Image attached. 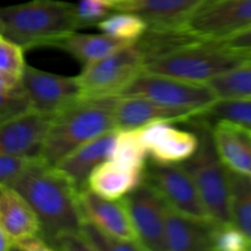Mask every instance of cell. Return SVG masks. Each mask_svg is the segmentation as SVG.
<instances>
[{
  "label": "cell",
  "mask_w": 251,
  "mask_h": 251,
  "mask_svg": "<svg viewBox=\"0 0 251 251\" xmlns=\"http://www.w3.org/2000/svg\"><path fill=\"white\" fill-rule=\"evenodd\" d=\"M11 188L31 205L47 243L64 233L81 232L83 218L78 193L73 181L55 166L36 158Z\"/></svg>",
  "instance_id": "cell-1"
},
{
  "label": "cell",
  "mask_w": 251,
  "mask_h": 251,
  "mask_svg": "<svg viewBox=\"0 0 251 251\" xmlns=\"http://www.w3.org/2000/svg\"><path fill=\"white\" fill-rule=\"evenodd\" d=\"M78 29L75 4L63 0H29L0 6V34L24 50L50 47Z\"/></svg>",
  "instance_id": "cell-2"
},
{
  "label": "cell",
  "mask_w": 251,
  "mask_h": 251,
  "mask_svg": "<svg viewBox=\"0 0 251 251\" xmlns=\"http://www.w3.org/2000/svg\"><path fill=\"white\" fill-rule=\"evenodd\" d=\"M119 96L80 100L55 115L39 158L55 166L90 140L117 129L115 105Z\"/></svg>",
  "instance_id": "cell-3"
},
{
  "label": "cell",
  "mask_w": 251,
  "mask_h": 251,
  "mask_svg": "<svg viewBox=\"0 0 251 251\" xmlns=\"http://www.w3.org/2000/svg\"><path fill=\"white\" fill-rule=\"evenodd\" d=\"M251 60V51L230 49L215 39H195L145 64L144 70L191 82L216 76Z\"/></svg>",
  "instance_id": "cell-4"
},
{
  "label": "cell",
  "mask_w": 251,
  "mask_h": 251,
  "mask_svg": "<svg viewBox=\"0 0 251 251\" xmlns=\"http://www.w3.org/2000/svg\"><path fill=\"white\" fill-rule=\"evenodd\" d=\"M189 123L195 127L199 146L195 153L181 166L190 174L208 217L218 223H229L228 169L216 151L211 123L199 115Z\"/></svg>",
  "instance_id": "cell-5"
},
{
  "label": "cell",
  "mask_w": 251,
  "mask_h": 251,
  "mask_svg": "<svg viewBox=\"0 0 251 251\" xmlns=\"http://www.w3.org/2000/svg\"><path fill=\"white\" fill-rule=\"evenodd\" d=\"M145 59L136 43L82 66L78 76L80 100L120 96L127 85L144 70Z\"/></svg>",
  "instance_id": "cell-6"
},
{
  "label": "cell",
  "mask_w": 251,
  "mask_h": 251,
  "mask_svg": "<svg viewBox=\"0 0 251 251\" xmlns=\"http://www.w3.org/2000/svg\"><path fill=\"white\" fill-rule=\"evenodd\" d=\"M120 96L149 98L161 104L203 113L218 100L208 83L191 82L142 70Z\"/></svg>",
  "instance_id": "cell-7"
},
{
  "label": "cell",
  "mask_w": 251,
  "mask_h": 251,
  "mask_svg": "<svg viewBox=\"0 0 251 251\" xmlns=\"http://www.w3.org/2000/svg\"><path fill=\"white\" fill-rule=\"evenodd\" d=\"M179 26L199 39H222L251 27V0L205 2Z\"/></svg>",
  "instance_id": "cell-8"
},
{
  "label": "cell",
  "mask_w": 251,
  "mask_h": 251,
  "mask_svg": "<svg viewBox=\"0 0 251 251\" xmlns=\"http://www.w3.org/2000/svg\"><path fill=\"white\" fill-rule=\"evenodd\" d=\"M21 86L31 108L37 112L56 115L80 100L78 76H61L26 64Z\"/></svg>",
  "instance_id": "cell-9"
},
{
  "label": "cell",
  "mask_w": 251,
  "mask_h": 251,
  "mask_svg": "<svg viewBox=\"0 0 251 251\" xmlns=\"http://www.w3.org/2000/svg\"><path fill=\"white\" fill-rule=\"evenodd\" d=\"M144 180L158 193L171 210L198 218H210L190 174L181 164H146Z\"/></svg>",
  "instance_id": "cell-10"
},
{
  "label": "cell",
  "mask_w": 251,
  "mask_h": 251,
  "mask_svg": "<svg viewBox=\"0 0 251 251\" xmlns=\"http://www.w3.org/2000/svg\"><path fill=\"white\" fill-rule=\"evenodd\" d=\"M132 227L144 250L166 251V218L169 207L147 181L124 198Z\"/></svg>",
  "instance_id": "cell-11"
},
{
  "label": "cell",
  "mask_w": 251,
  "mask_h": 251,
  "mask_svg": "<svg viewBox=\"0 0 251 251\" xmlns=\"http://www.w3.org/2000/svg\"><path fill=\"white\" fill-rule=\"evenodd\" d=\"M54 118L55 115L29 109L0 123V153L39 158Z\"/></svg>",
  "instance_id": "cell-12"
},
{
  "label": "cell",
  "mask_w": 251,
  "mask_h": 251,
  "mask_svg": "<svg viewBox=\"0 0 251 251\" xmlns=\"http://www.w3.org/2000/svg\"><path fill=\"white\" fill-rule=\"evenodd\" d=\"M173 124L169 122H157L141 127L142 141L147 156L152 162L181 164L198 150V134L180 130Z\"/></svg>",
  "instance_id": "cell-13"
},
{
  "label": "cell",
  "mask_w": 251,
  "mask_h": 251,
  "mask_svg": "<svg viewBox=\"0 0 251 251\" xmlns=\"http://www.w3.org/2000/svg\"><path fill=\"white\" fill-rule=\"evenodd\" d=\"M200 114L198 110L168 107L136 96H119L114 112L117 129H141L157 122L184 124Z\"/></svg>",
  "instance_id": "cell-14"
},
{
  "label": "cell",
  "mask_w": 251,
  "mask_h": 251,
  "mask_svg": "<svg viewBox=\"0 0 251 251\" xmlns=\"http://www.w3.org/2000/svg\"><path fill=\"white\" fill-rule=\"evenodd\" d=\"M78 201L85 220L114 237L139 243L124 198L110 200L86 188L78 193Z\"/></svg>",
  "instance_id": "cell-15"
},
{
  "label": "cell",
  "mask_w": 251,
  "mask_h": 251,
  "mask_svg": "<svg viewBox=\"0 0 251 251\" xmlns=\"http://www.w3.org/2000/svg\"><path fill=\"white\" fill-rule=\"evenodd\" d=\"M216 151L226 168L251 176V129L228 120L211 123Z\"/></svg>",
  "instance_id": "cell-16"
},
{
  "label": "cell",
  "mask_w": 251,
  "mask_h": 251,
  "mask_svg": "<svg viewBox=\"0 0 251 251\" xmlns=\"http://www.w3.org/2000/svg\"><path fill=\"white\" fill-rule=\"evenodd\" d=\"M216 221L178 213L169 208L166 218V251H212Z\"/></svg>",
  "instance_id": "cell-17"
},
{
  "label": "cell",
  "mask_w": 251,
  "mask_h": 251,
  "mask_svg": "<svg viewBox=\"0 0 251 251\" xmlns=\"http://www.w3.org/2000/svg\"><path fill=\"white\" fill-rule=\"evenodd\" d=\"M117 132L118 129L110 130L81 145L58 162L55 167L73 181L78 191H82L87 185L91 172L112 156Z\"/></svg>",
  "instance_id": "cell-18"
},
{
  "label": "cell",
  "mask_w": 251,
  "mask_h": 251,
  "mask_svg": "<svg viewBox=\"0 0 251 251\" xmlns=\"http://www.w3.org/2000/svg\"><path fill=\"white\" fill-rule=\"evenodd\" d=\"M144 173L142 169L109 157L91 172L86 188L102 198L118 200L125 198L142 183Z\"/></svg>",
  "instance_id": "cell-19"
},
{
  "label": "cell",
  "mask_w": 251,
  "mask_h": 251,
  "mask_svg": "<svg viewBox=\"0 0 251 251\" xmlns=\"http://www.w3.org/2000/svg\"><path fill=\"white\" fill-rule=\"evenodd\" d=\"M0 226L11 242L39 234V222L33 208L10 186L0 188Z\"/></svg>",
  "instance_id": "cell-20"
},
{
  "label": "cell",
  "mask_w": 251,
  "mask_h": 251,
  "mask_svg": "<svg viewBox=\"0 0 251 251\" xmlns=\"http://www.w3.org/2000/svg\"><path fill=\"white\" fill-rule=\"evenodd\" d=\"M207 0H131L114 7L141 16L147 25H176Z\"/></svg>",
  "instance_id": "cell-21"
},
{
  "label": "cell",
  "mask_w": 251,
  "mask_h": 251,
  "mask_svg": "<svg viewBox=\"0 0 251 251\" xmlns=\"http://www.w3.org/2000/svg\"><path fill=\"white\" fill-rule=\"evenodd\" d=\"M127 44L131 43L119 41L104 33L87 34L75 31L54 42L50 47L65 51L85 66Z\"/></svg>",
  "instance_id": "cell-22"
},
{
  "label": "cell",
  "mask_w": 251,
  "mask_h": 251,
  "mask_svg": "<svg viewBox=\"0 0 251 251\" xmlns=\"http://www.w3.org/2000/svg\"><path fill=\"white\" fill-rule=\"evenodd\" d=\"M230 222L251 242V176L228 169Z\"/></svg>",
  "instance_id": "cell-23"
},
{
  "label": "cell",
  "mask_w": 251,
  "mask_h": 251,
  "mask_svg": "<svg viewBox=\"0 0 251 251\" xmlns=\"http://www.w3.org/2000/svg\"><path fill=\"white\" fill-rule=\"evenodd\" d=\"M207 83L221 100L251 98V60L216 76Z\"/></svg>",
  "instance_id": "cell-24"
},
{
  "label": "cell",
  "mask_w": 251,
  "mask_h": 251,
  "mask_svg": "<svg viewBox=\"0 0 251 251\" xmlns=\"http://www.w3.org/2000/svg\"><path fill=\"white\" fill-rule=\"evenodd\" d=\"M98 29L119 41L135 43L147 28V22L141 16L127 11H113L97 25Z\"/></svg>",
  "instance_id": "cell-25"
},
{
  "label": "cell",
  "mask_w": 251,
  "mask_h": 251,
  "mask_svg": "<svg viewBox=\"0 0 251 251\" xmlns=\"http://www.w3.org/2000/svg\"><path fill=\"white\" fill-rule=\"evenodd\" d=\"M112 158L134 168L145 171L147 151L141 137V129H118Z\"/></svg>",
  "instance_id": "cell-26"
},
{
  "label": "cell",
  "mask_w": 251,
  "mask_h": 251,
  "mask_svg": "<svg viewBox=\"0 0 251 251\" xmlns=\"http://www.w3.org/2000/svg\"><path fill=\"white\" fill-rule=\"evenodd\" d=\"M199 117L210 123L228 120L251 129V98H218Z\"/></svg>",
  "instance_id": "cell-27"
},
{
  "label": "cell",
  "mask_w": 251,
  "mask_h": 251,
  "mask_svg": "<svg viewBox=\"0 0 251 251\" xmlns=\"http://www.w3.org/2000/svg\"><path fill=\"white\" fill-rule=\"evenodd\" d=\"M81 233L92 251H144L140 243L114 237L87 220L81 226Z\"/></svg>",
  "instance_id": "cell-28"
},
{
  "label": "cell",
  "mask_w": 251,
  "mask_h": 251,
  "mask_svg": "<svg viewBox=\"0 0 251 251\" xmlns=\"http://www.w3.org/2000/svg\"><path fill=\"white\" fill-rule=\"evenodd\" d=\"M212 250L251 251V242L232 222H216L212 232Z\"/></svg>",
  "instance_id": "cell-29"
},
{
  "label": "cell",
  "mask_w": 251,
  "mask_h": 251,
  "mask_svg": "<svg viewBox=\"0 0 251 251\" xmlns=\"http://www.w3.org/2000/svg\"><path fill=\"white\" fill-rule=\"evenodd\" d=\"M76 7L78 29L97 26L103 19L114 11L104 0H78Z\"/></svg>",
  "instance_id": "cell-30"
},
{
  "label": "cell",
  "mask_w": 251,
  "mask_h": 251,
  "mask_svg": "<svg viewBox=\"0 0 251 251\" xmlns=\"http://www.w3.org/2000/svg\"><path fill=\"white\" fill-rule=\"evenodd\" d=\"M24 49L0 34V70L21 78L26 66Z\"/></svg>",
  "instance_id": "cell-31"
},
{
  "label": "cell",
  "mask_w": 251,
  "mask_h": 251,
  "mask_svg": "<svg viewBox=\"0 0 251 251\" xmlns=\"http://www.w3.org/2000/svg\"><path fill=\"white\" fill-rule=\"evenodd\" d=\"M33 159L0 153V188H11Z\"/></svg>",
  "instance_id": "cell-32"
},
{
  "label": "cell",
  "mask_w": 251,
  "mask_h": 251,
  "mask_svg": "<svg viewBox=\"0 0 251 251\" xmlns=\"http://www.w3.org/2000/svg\"><path fill=\"white\" fill-rule=\"evenodd\" d=\"M32 109L24 90L19 92H0V123Z\"/></svg>",
  "instance_id": "cell-33"
},
{
  "label": "cell",
  "mask_w": 251,
  "mask_h": 251,
  "mask_svg": "<svg viewBox=\"0 0 251 251\" xmlns=\"http://www.w3.org/2000/svg\"><path fill=\"white\" fill-rule=\"evenodd\" d=\"M51 251H92L81 232L64 233L49 243Z\"/></svg>",
  "instance_id": "cell-34"
},
{
  "label": "cell",
  "mask_w": 251,
  "mask_h": 251,
  "mask_svg": "<svg viewBox=\"0 0 251 251\" xmlns=\"http://www.w3.org/2000/svg\"><path fill=\"white\" fill-rule=\"evenodd\" d=\"M230 49L243 51H251V27L228 36L222 39H215Z\"/></svg>",
  "instance_id": "cell-35"
},
{
  "label": "cell",
  "mask_w": 251,
  "mask_h": 251,
  "mask_svg": "<svg viewBox=\"0 0 251 251\" xmlns=\"http://www.w3.org/2000/svg\"><path fill=\"white\" fill-rule=\"evenodd\" d=\"M12 250L20 251H51L48 243L41 234L27 235V237L12 242Z\"/></svg>",
  "instance_id": "cell-36"
},
{
  "label": "cell",
  "mask_w": 251,
  "mask_h": 251,
  "mask_svg": "<svg viewBox=\"0 0 251 251\" xmlns=\"http://www.w3.org/2000/svg\"><path fill=\"white\" fill-rule=\"evenodd\" d=\"M22 90L21 78L0 70V92L12 93Z\"/></svg>",
  "instance_id": "cell-37"
},
{
  "label": "cell",
  "mask_w": 251,
  "mask_h": 251,
  "mask_svg": "<svg viewBox=\"0 0 251 251\" xmlns=\"http://www.w3.org/2000/svg\"><path fill=\"white\" fill-rule=\"evenodd\" d=\"M12 250V242L9 237L6 235V233L4 232V229L0 226V251H10Z\"/></svg>",
  "instance_id": "cell-38"
},
{
  "label": "cell",
  "mask_w": 251,
  "mask_h": 251,
  "mask_svg": "<svg viewBox=\"0 0 251 251\" xmlns=\"http://www.w3.org/2000/svg\"><path fill=\"white\" fill-rule=\"evenodd\" d=\"M104 1L108 2V4H109L110 6H113V9H114V7L118 6V5H122L127 1H131V0H104Z\"/></svg>",
  "instance_id": "cell-39"
},
{
  "label": "cell",
  "mask_w": 251,
  "mask_h": 251,
  "mask_svg": "<svg viewBox=\"0 0 251 251\" xmlns=\"http://www.w3.org/2000/svg\"><path fill=\"white\" fill-rule=\"evenodd\" d=\"M210 1H216V0H207V1H206V2H210Z\"/></svg>",
  "instance_id": "cell-40"
}]
</instances>
